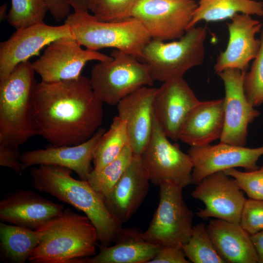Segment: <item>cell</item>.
<instances>
[{
  "mask_svg": "<svg viewBox=\"0 0 263 263\" xmlns=\"http://www.w3.org/2000/svg\"><path fill=\"white\" fill-rule=\"evenodd\" d=\"M103 104L85 76L37 83L34 106L38 135L53 146L81 144L99 129Z\"/></svg>",
  "mask_w": 263,
  "mask_h": 263,
  "instance_id": "cell-1",
  "label": "cell"
},
{
  "mask_svg": "<svg viewBox=\"0 0 263 263\" xmlns=\"http://www.w3.org/2000/svg\"><path fill=\"white\" fill-rule=\"evenodd\" d=\"M72 171L63 167L40 165L32 168L29 174L35 189L83 212L95 227L100 244L111 245L117 240L122 224L109 211L104 197L87 181L73 178Z\"/></svg>",
  "mask_w": 263,
  "mask_h": 263,
  "instance_id": "cell-2",
  "label": "cell"
},
{
  "mask_svg": "<svg viewBox=\"0 0 263 263\" xmlns=\"http://www.w3.org/2000/svg\"><path fill=\"white\" fill-rule=\"evenodd\" d=\"M36 230L40 239L29 258L30 263H72L95 255L98 241L95 227L86 215L69 207Z\"/></svg>",
  "mask_w": 263,
  "mask_h": 263,
  "instance_id": "cell-3",
  "label": "cell"
},
{
  "mask_svg": "<svg viewBox=\"0 0 263 263\" xmlns=\"http://www.w3.org/2000/svg\"><path fill=\"white\" fill-rule=\"evenodd\" d=\"M36 72L29 60L0 82V144L19 148L38 135L34 116Z\"/></svg>",
  "mask_w": 263,
  "mask_h": 263,
  "instance_id": "cell-4",
  "label": "cell"
},
{
  "mask_svg": "<svg viewBox=\"0 0 263 263\" xmlns=\"http://www.w3.org/2000/svg\"><path fill=\"white\" fill-rule=\"evenodd\" d=\"M64 23L71 27L75 38L91 50L106 48L119 50L141 59L143 50L151 39L136 19L130 17L117 22L102 21L92 14H69Z\"/></svg>",
  "mask_w": 263,
  "mask_h": 263,
  "instance_id": "cell-5",
  "label": "cell"
},
{
  "mask_svg": "<svg viewBox=\"0 0 263 263\" xmlns=\"http://www.w3.org/2000/svg\"><path fill=\"white\" fill-rule=\"evenodd\" d=\"M207 36L206 27L194 26L176 40L165 42L151 39L145 47L141 60L149 65L154 81L164 82L182 77L188 70L203 63Z\"/></svg>",
  "mask_w": 263,
  "mask_h": 263,
  "instance_id": "cell-6",
  "label": "cell"
},
{
  "mask_svg": "<svg viewBox=\"0 0 263 263\" xmlns=\"http://www.w3.org/2000/svg\"><path fill=\"white\" fill-rule=\"evenodd\" d=\"M112 59L99 61L92 68L90 77L93 91L103 103L117 105L122 99L154 82L149 65L136 57L113 49Z\"/></svg>",
  "mask_w": 263,
  "mask_h": 263,
  "instance_id": "cell-7",
  "label": "cell"
},
{
  "mask_svg": "<svg viewBox=\"0 0 263 263\" xmlns=\"http://www.w3.org/2000/svg\"><path fill=\"white\" fill-rule=\"evenodd\" d=\"M159 187L158 206L143 236L160 246H182L191 235L193 213L184 200L183 188L168 182Z\"/></svg>",
  "mask_w": 263,
  "mask_h": 263,
  "instance_id": "cell-8",
  "label": "cell"
},
{
  "mask_svg": "<svg viewBox=\"0 0 263 263\" xmlns=\"http://www.w3.org/2000/svg\"><path fill=\"white\" fill-rule=\"evenodd\" d=\"M169 139L154 117L151 136L140 157L152 184L168 182L184 188L191 184L193 163L188 153Z\"/></svg>",
  "mask_w": 263,
  "mask_h": 263,
  "instance_id": "cell-9",
  "label": "cell"
},
{
  "mask_svg": "<svg viewBox=\"0 0 263 263\" xmlns=\"http://www.w3.org/2000/svg\"><path fill=\"white\" fill-rule=\"evenodd\" d=\"M198 3L194 0H136L131 16L152 39H178L188 30Z\"/></svg>",
  "mask_w": 263,
  "mask_h": 263,
  "instance_id": "cell-10",
  "label": "cell"
},
{
  "mask_svg": "<svg viewBox=\"0 0 263 263\" xmlns=\"http://www.w3.org/2000/svg\"><path fill=\"white\" fill-rule=\"evenodd\" d=\"M74 37L58 38L47 45L42 54L32 63L41 81L56 82L78 78L87 62L112 59L97 51L84 49Z\"/></svg>",
  "mask_w": 263,
  "mask_h": 263,
  "instance_id": "cell-11",
  "label": "cell"
},
{
  "mask_svg": "<svg viewBox=\"0 0 263 263\" xmlns=\"http://www.w3.org/2000/svg\"><path fill=\"white\" fill-rule=\"evenodd\" d=\"M246 72L227 69L217 74L225 88L224 123L220 142L244 147L248 126L260 114L248 101L244 93Z\"/></svg>",
  "mask_w": 263,
  "mask_h": 263,
  "instance_id": "cell-12",
  "label": "cell"
},
{
  "mask_svg": "<svg viewBox=\"0 0 263 263\" xmlns=\"http://www.w3.org/2000/svg\"><path fill=\"white\" fill-rule=\"evenodd\" d=\"M229 177L220 171L207 176L196 185L191 195L205 205L204 208L196 213L198 217L239 223L246 199L235 180Z\"/></svg>",
  "mask_w": 263,
  "mask_h": 263,
  "instance_id": "cell-13",
  "label": "cell"
},
{
  "mask_svg": "<svg viewBox=\"0 0 263 263\" xmlns=\"http://www.w3.org/2000/svg\"><path fill=\"white\" fill-rule=\"evenodd\" d=\"M63 37H74L71 27L65 23L52 26L43 22L17 29L8 39L0 43V82L18 65L38 56L43 48Z\"/></svg>",
  "mask_w": 263,
  "mask_h": 263,
  "instance_id": "cell-14",
  "label": "cell"
},
{
  "mask_svg": "<svg viewBox=\"0 0 263 263\" xmlns=\"http://www.w3.org/2000/svg\"><path fill=\"white\" fill-rule=\"evenodd\" d=\"M187 153L193 165L191 184L197 185L207 176L227 169H258L257 162L263 155V146L250 148L220 142L214 145L191 146Z\"/></svg>",
  "mask_w": 263,
  "mask_h": 263,
  "instance_id": "cell-15",
  "label": "cell"
},
{
  "mask_svg": "<svg viewBox=\"0 0 263 263\" xmlns=\"http://www.w3.org/2000/svg\"><path fill=\"white\" fill-rule=\"evenodd\" d=\"M200 101L183 77L166 81L156 88L153 102L154 117L168 138L179 140L184 122Z\"/></svg>",
  "mask_w": 263,
  "mask_h": 263,
  "instance_id": "cell-16",
  "label": "cell"
},
{
  "mask_svg": "<svg viewBox=\"0 0 263 263\" xmlns=\"http://www.w3.org/2000/svg\"><path fill=\"white\" fill-rule=\"evenodd\" d=\"M63 205L54 202L29 189L6 193L0 201V220L36 230L59 216Z\"/></svg>",
  "mask_w": 263,
  "mask_h": 263,
  "instance_id": "cell-17",
  "label": "cell"
},
{
  "mask_svg": "<svg viewBox=\"0 0 263 263\" xmlns=\"http://www.w3.org/2000/svg\"><path fill=\"white\" fill-rule=\"evenodd\" d=\"M227 23L228 41L225 50L218 56L214 70L217 74L227 69L246 71L249 62L256 56L261 40L255 38L262 23L251 15L236 14Z\"/></svg>",
  "mask_w": 263,
  "mask_h": 263,
  "instance_id": "cell-18",
  "label": "cell"
},
{
  "mask_svg": "<svg viewBox=\"0 0 263 263\" xmlns=\"http://www.w3.org/2000/svg\"><path fill=\"white\" fill-rule=\"evenodd\" d=\"M105 129H99L87 141L77 145L53 146L25 151L21 154L23 170L31 166L40 165L65 167L75 171L80 179L86 180L93 170V161L95 149Z\"/></svg>",
  "mask_w": 263,
  "mask_h": 263,
  "instance_id": "cell-19",
  "label": "cell"
},
{
  "mask_svg": "<svg viewBox=\"0 0 263 263\" xmlns=\"http://www.w3.org/2000/svg\"><path fill=\"white\" fill-rule=\"evenodd\" d=\"M150 182L140 156L134 155L121 178L104 197L108 210L120 223L127 222L141 206Z\"/></svg>",
  "mask_w": 263,
  "mask_h": 263,
  "instance_id": "cell-20",
  "label": "cell"
},
{
  "mask_svg": "<svg viewBox=\"0 0 263 263\" xmlns=\"http://www.w3.org/2000/svg\"><path fill=\"white\" fill-rule=\"evenodd\" d=\"M156 90L155 88L144 86L117 104V116L125 122L129 144L134 155L140 156L151 136Z\"/></svg>",
  "mask_w": 263,
  "mask_h": 263,
  "instance_id": "cell-21",
  "label": "cell"
},
{
  "mask_svg": "<svg viewBox=\"0 0 263 263\" xmlns=\"http://www.w3.org/2000/svg\"><path fill=\"white\" fill-rule=\"evenodd\" d=\"M160 246L147 241L139 228H125L113 245L100 244L98 254L75 259L72 263H149Z\"/></svg>",
  "mask_w": 263,
  "mask_h": 263,
  "instance_id": "cell-22",
  "label": "cell"
},
{
  "mask_svg": "<svg viewBox=\"0 0 263 263\" xmlns=\"http://www.w3.org/2000/svg\"><path fill=\"white\" fill-rule=\"evenodd\" d=\"M224 123V98L200 101L184 122L179 140L190 146L210 144L220 139Z\"/></svg>",
  "mask_w": 263,
  "mask_h": 263,
  "instance_id": "cell-23",
  "label": "cell"
},
{
  "mask_svg": "<svg viewBox=\"0 0 263 263\" xmlns=\"http://www.w3.org/2000/svg\"><path fill=\"white\" fill-rule=\"evenodd\" d=\"M206 226L217 253L225 263H258L250 235L240 223L215 219Z\"/></svg>",
  "mask_w": 263,
  "mask_h": 263,
  "instance_id": "cell-24",
  "label": "cell"
},
{
  "mask_svg": "<svg viewBox=\"0 0 263 263\" xmlns=\"http://www.w3.org/2000/svg\"><path fill=\"white\" fill-rule=\"evenodd\" d=\"M40 233L15 225L0 223V256L9 263H24L38 245Z\"/></svg>",
  "mask_w": 263,
  "mask_h": 263,
  "instance_id": "cell-25",
  "label": "cell"
},
{
  "mask_svg": "<svg viewBox=\"0 0 263 263\" xmlns=\"http://www.w3.org/2000/svg\"><path fill=\"white\" fill-rule=\"evenodd\" d=\"M263 17V1L255 0H200L188 29L199 22H215L236 14Z\"/></svg>",
  "mask_w": 263,
  "mask_h": 263,
  "instance_id": "cell-26",
  "label": "cell"
},
{
  "mask_svg": "<svg viewBox=\"0 0 263 263\" xmlns=\"http://www.w3.org/2000/svg\"><path fill=\"white\" fill-rule=\"evenodd\" d=\"M129 143L125 122L117 115L101 137L94 151L93 169L99 170L117 158Z\"/></svg>",
  "mask_w": 263,
  "mask_h": 263,
  "instance_id": "cell-27",
  "label": "cell"
},
{
  "mask_svg": "<svg viewBox=\"0 0 263 263\" xmlns=\"http://www.w3.org/2000/svg\"><path fill=\"white\" fill-rule=\"evenodd\" d=\"M133 156V151L129 143L113 161L99 170H93L87 181L95 190L105 197L121 178Z\"/></svg>",
  "mask_w": 263,
  "mask_h": 263,
  "instance_id": "cell-28",
  "label": "cell"
},
{
  "mask_svg": "<svg viewBox=\"0 0 263 263\" xmlns=\"http://www.w3.org/2000/svg\"><path fill=\"white\" fill-rule=\"evenodd\" d=\"M182 247L190 262L225 263L217 253L204 223L193 226L189 239Z\"/></svg>",
  "mask_w": 263,
  "mask_h": 263,
  "instance_id": "cell-29",
  "label": "cell"
},
{
  "mask_svg": "<svg viewBox=\"0 0 263 263\" xmlns=\"http://www.w3.org/2000/svg\"><path fill=\"white\" fill-rule=\"evenodd\" d=\"M48 11L44 0H11L6 20L19 29L43 22Z\"/></svg>",
  "mask_w": 263,
  "mask_h": 263,
  "instance_id": "cell-30",
  "label": "cell"
},
{
  "mask_svg": "<svg viewBox=\"0 0 263 263\" xmlns=\"http://www.w3.org/2000/svg\"><path fill=\"white\" fill-rule=\"evenodd\" d=\"M136 0H86L89 11L98 20L117 22L131 17Z\"/></svg>",
  "mask_w": 263,
  "mask_h": 263,
  "instance_id": "cell-31",
  "label": "cell"
},
{
  "mask_svg": "<svg viewBox=\"0 0 263 263\" xmlns=\"http://www.w3.org/2000/svg\"><path fill=\"white\" fill-rule=\"evenodd\" d=\"M261 44L249 72L244 79V90L248 101L254 107L263 103V29L261 32Z\"/></svg>",
  "mask_w": 263,
  "mask_h": 263,
  "instance_id": "cell-32",
  "label": "cell"
},
{
  "mask_svg": "<svg viewBox=\"0 0 263 263\" xmlns=\"http://www.w3.org/2000/svg\"><path fill=\"white\" fill-rule=\"evenodd\" d=\"M224 171L235 180L248 198L263 200V166L252 171L243 172L232 168Z\"/></svg>",
  "mask_w": 263,
  "mask_h": 263,
  "instance_id": "cell-33",
  "label": "cell"
},
{
  "mask_svg": "<svg viewBox=\"0 0 263 263\" xmlns=\"http://www.w3.org/2000/svg\"><path fill=\"white\" fill-rule=\"evenodd\" d=\"M249 234L263 229V200L246 199L239 222Z\"/></svg>",
  "mask_w": 263,
  "mask_h": 263,
  "instance_id": "cell-34",
  "label": "cell"
},
{
  "mask_svg": "<svg viewBox=\"0 0 263 263\" xmlns=\"http://www.w3.org/2000/svg\"><path fill=\"white\" fill-rule=\"evenodd\" d=\"M182 246H161L155 257L149 263H189Z\"/></svg>",
  "mask_w": 263,
  "mask_h": 263,
  "instance_id": "cell-35",
  "label": "cell"
},
{
  "mask_svg": "<svg viewBox=\"0 0 263 263\" xmlns=\"http://www.w3.org/2000/svg\"><path fill=\"white\" fill-rule=\"evenodd\" d=\"M19 148L0 144V165L12 169L21 175L23 169Z\"/></svg>",
  "mask_w": 263,
  "mask_h": 263,
  "instance_id": "cell-36",
  "label": "cell"
},
{
  "mask_svg": "<svg viewBox=\"0 0 263 263\" xmlns=\"http://www.w3.org/2000/svg\"><path fill=\"white\" fill-rule=\"evenodd\" d=\"M54 19L60 22L65 20L70 14L71 7L69 0H44Z\"/></svg>",
  "mask_w": 263,
  "mask_h": 263,
  "instance_id": "cell-37",
  "label": "cell"
},
{
  "mask_svg": "<svg viewBox=\"0 0 263 263\" xmlns=\"http://www.w3.org/2000/svg\"><path fill=\"white\" fill-rule=\"evenodd\" d=\"M250 237L257 256L258 263H263V229L250 235Z\"/></svg>",
  "mask_w": 263,
  "mask_h": 263,
  "instance_id": "cell-38",
  "label": "cell"
},
{
  "mask_svg": "<svg viewBox=\"0 0 263 263\" xmlns=\"http://www.w3.org/2000/svg\"><path fill=\"white\" fill-rule=\"evenodd\" d=\"M71 7L74 10V12L87 13L88 12L86 0H69Z\"/></svg>",
  "mask_w": 263,
  "mask_h": 263,
  "instance_id": "cell-39",
  "label": "cell"
},
{
  "mask_svg": "<svg viewBox=\"0 0 263 263\" xmlns=\"http://www.w3.org/2000/svg\"><path fill=\"white\" fill-rule=\"evenodd\" d=\"M7 4L4 3L0 7V19L2 21L7 19L8 13H6Z\"/></svg>",
  "mask_w": 263,
  "mask_h": 263,
  "instance_id": "cell-40",
  "label": "cell"
},
{
  "mask_svg": "<svg viewBox=\"0 0 263 263\" xmlns=\"http://www.w3.org/2000/svg\"></svg>",
  "mask_w": 263,
  "mask_h": 263,
  "instance_id": "cell-41",
  "label": "cell"
}]
</instances>
